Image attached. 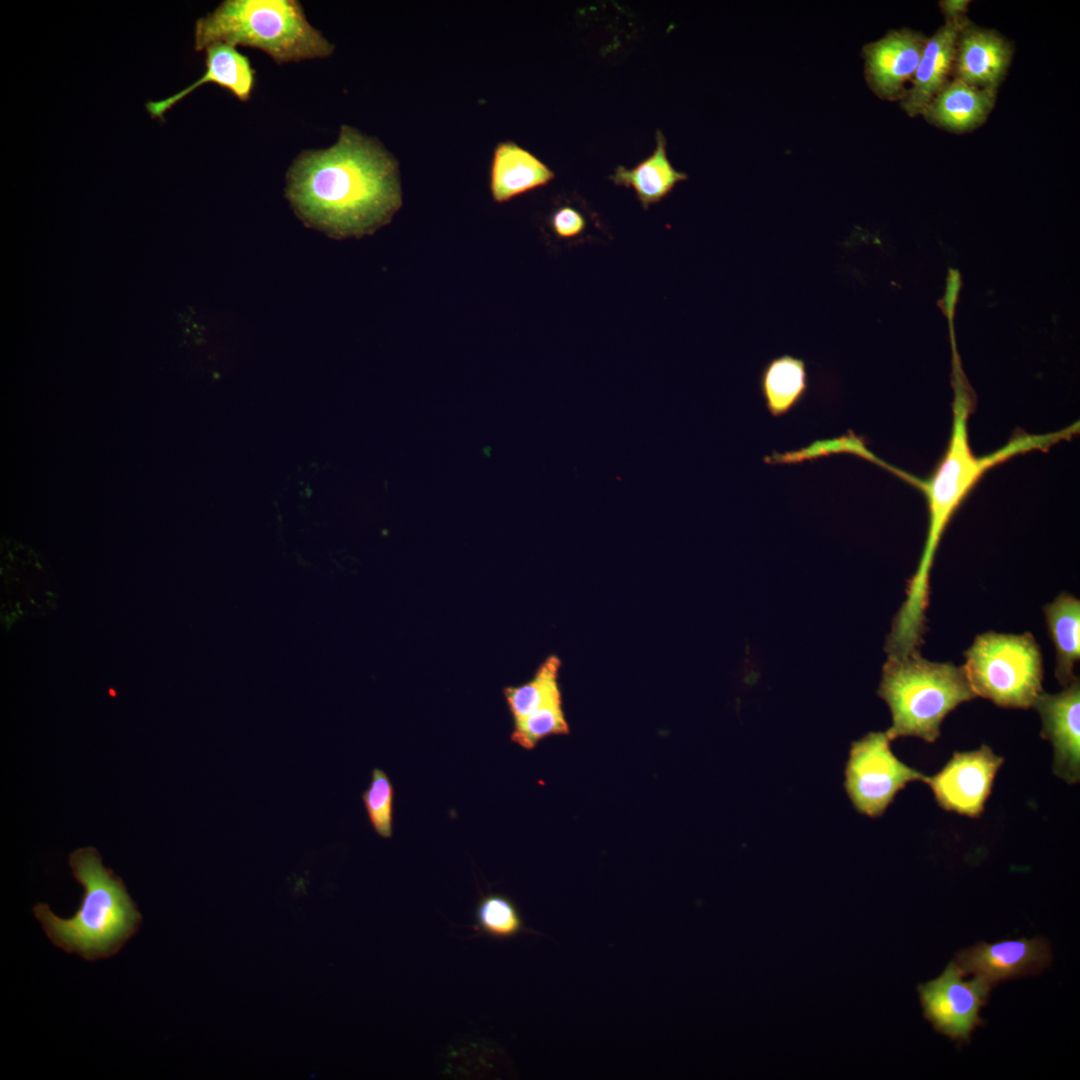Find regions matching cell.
<instances>
[{
	"mask_svg": "<svg viewBox=\"0 0 1080 1080\" xmlns=\"http://www.w3.org/2000/svg\"><path fill=\"white\" fill-rule=\"evenodd\" d=\"M1042 720L1041 737L1054 748L1053 772L1073 785L1080 778V682L1076 677L1057 694L1042 692L1034 705Z\"/></svg>",
	"mask_w": 1080,
	"mask_h": 1080,
	"instance_id": "12",
	"label": "cell"
},
{
	"mask_svg": "<svg viewBox=\"0 0 1080 1080\" xmlns=\"http://www.w3.org/2000/svg\"><path fill=\"white\" fill-rule=\"evenodd\" d=\"M953 273H954V276H950V279H949V286L947 287V294H946V300H945V303H946L945 310H947L949 315H951V313L953 311V306L955 304L956 297H957V294H958V289H959V286H960L958 273L957 272H953Z\"/></svg>",
	"mask_w": 1080,
	"mask_h": 1080,
	"instance_id": "28",
	"label": "cell"
},
{
	"mask_svg": "<svg viewBox=\"0 0 1080 1080\" xmlns=\"http://www.w3.org/2000/svg\"><path fill=\"white\" fill-rule=\"evenodd\" d=\"M969 4L968 0H944L939 3V7L946 21H962L967 19L966 12Z\"/></svg>",
	"mask_w": 1080,
	"mask_h": 1080,
	"instance_id": "27",
	"label": "cell"
},
{
	"mask_svg": "<svg viewBox=\"0 0 1080 1080\" xmlns=\"http://www.w3.org/2000/svg\"><path fill=\"white\" fill-rule=\"evenodd\" d=\"M568 733L569 725L562 708V698H558L514 720L511 740L522 748L530 750L546 737Z\"/></svg>",
	"mask_w": 1080,
	"mask_h": 1080,
	"instance_id": "23",
	"label": "cell"
},
{
	"mask_svg": "<svg viewBox=\"0 0 1080 1080\" xmlns=\"http://www.w3.org/2000/svg\"><path fill=\"white\" fill-rule=\"evenodd\" d=\"M964 656L962 667L975 695L1000 707L1028 709L1043 692L1042 654L1028 632H985Z\"/></svg>",
	"mask_w": 1080,
	"mask_h": 1080,
	"instance_id": "6",
	"label": "cell"
},
{
	"mask_svg": "<svg viewBox=\"0 0 1080 1080\" xmlns=\"http://www.w3.org/2000/svg\"><path fill=\"white\" fill-rule=\"evenodd\" d=\"M1004 759L987 745L969 752H955L940 772L925 777L938 805L977 818L988 799L994 778Z\"/></svg>",
	"mask_w": 1080,
	"mask_h": 1080,
	"instance_id": "9",
	"label": "cell"
},
{
	"mask_svg": "<svg viewBox=\"0 0 1080 1080\" xmlns=\"http://www.w3.org/2000/svg\"><path fill=\"white\" fill-rule=\"evenodd\" d=\"M995 101L996 91L977 88L953 78L930 101L922 115L939 128L965 133L986 121Z\"/></svg>",
	"mask_w": 1080,
	"mask_h": 1080,
	"instance_id": "17",
	"label": "cell"
},
{
	"mask_svg": "<svg viewBox=\"0 0 1080 1080\" xmlns=\"http://www.w3.org/2000/svg\"><path fill=\"white\" fill-rule=\"evenodd\" d=\"M473 929L478 935L496 940H509L527 933L536 934L526 926L514 901L499 893H488L478 900L474 910Z\"/></svg>",
	"mask_w": 1080,
	"mask_h": 1080,
	"instance_id": "22",
	"label": "cell"
},
{
	"mask_svg": "<svg viewBox=\"0 0 1080 1080\" xmlns=\"http://www.w3.org/2000/svg\"><path fill=\"white\" fill-rule=\"evenodd\" d=\"M1013 56L1011 43L992 29L970 22L960 31L953 63L954 78L971 86L997 91Z\"/></svg>",
	"mask_w": 1080,
	"mask_h": 1080,
	"instance_id": "13",
	"label": "cell"
},
{
	"mask_svg": "<svg viewBox=\"0 0 1080 1080\" xmlns=\"http://www.w3.org/2000/svg\"><path fill=\"white\" fill-rule=\"evenodd\" d=\"M285 194L305 226L335 239L371 235L402 206L396 159L347 125L331 147L304 151L294 160Z\"/></svg>",
	"mask_w": 1080,
	"mask_h": 1080,
	"instance_id": "1",
	"label": "cell"
},
{
	"mask_svg": "<svg viewBox=\"0 0 1080 1080\" xmlns=\"http://www.w3.org/2000/svg\"><path fill=\"white\" fill-rule=\"evenodd\" d=\"M970 407L963 384H959L957 380L953 429L948 449L931 478L928 481L919 479L916 486L923 491L928 501L929 527L917 571L909 580L906 591V601L914 607H923L929 602V574L942 534L952 515L982 475L989 468L1014 455L1050 447L1062 439H1067L1078 427L1073 425L1046 435L1018 436L996 452L976 457L969 446L967 434Z\"/></svg>",
	"mask_w": 1080,
	"mask_h": 1080,
	"instance_id": "3",
	"label": "cell"
},
{
	"mask_svg": "<svg viewBox=\"0 0 1080 1080\" xmlns=\"http://www.w3.org/2000/svg\"><path fill=\"white\" fill-rule=\"evenodd\" d=\"M195 50L224 43L259 49L277 63L324 58L334 46L295 0H225L197 20Z\"/></svg>",
	"mask_w": 1080,
	"mask_h": 1080,
	"instance_id": "4",
	"label": "cell"
},
{
	"mask_svg": "<svg viewBox=\"0 0 1080 1080\" xmlns=\"http://www.w3.org/2000/svg\"><path fill=\"white\" fill-rule=\"evenodd\" d=\"M687 178L688 176L676 170L668 159L666 139L660 130L656 132V147L650 156L632 169L618 166L609 176L614 184L632 188L644 209L661 202L678 183Z\"/></svg>",
	"mask_w": 1080,
	"mask_h": 1080,
	"instance_id": "18",
	"label": "cell"
},
{
	"mask_svg": "<svg viewBox=\"0 0 1080 1080\" xmlns=\"http://www.w3.org/2000/svg\"><path fill=\"white\" fill-rule=\"evenodd\" d=\"M561 661L558 656H548L537 668L528 682L503 689L513 720L520 719L548 702L562 698L558 684Z\"/></svg>",
	"mask_w": 1080,
	"mask_h": 1080,
	"instance_id": "21",
	"label": "cell"
},
{
	"mask_svg": "<svg viewBox=\"0 0 1080 1080\" xmlns=\"http://www.w3.org/2000/svg\"><path fill=\"white\" fill-rule=\"evenodd\" d=\"M968 23V19L945 21L927 38L911 85L901 99V107L910 117L922 115L930 101L949 82L958 36Z\"/></svg>",
	"mask_w": 1080,
	"mask_h": 1080,
	"instance_id": "14",
	"label": "cell"
},
{
	"mask_svg": "<svg viewBox=\"0 0 1080 1080\" xmlns=\"http://www.w3.org/2000/svg\"><path fill=\"white\" fill-rule=\"evenodd\" d=\"M1048 630L1056 648L1055 675L1066 687L1076 676L1074 664L1080 657V601L1066 592L1043 608Z\"/></svg>",
	"mask_w": 1080,
	"mask_h": 1080,
	"instance_id": "19",
	"label": "cell"
},
{
	"mask_svg": "<svg viewBox=\"0 0 1080 1080\" xmlns=\"http://www.w3.org/2000/svg\"><path fill=\"white\" fill-rule=\"evenodd\" d=\"M1051 961L1050 944L1042 937L980 941L957 952L954 959L963 975L981 977L992 987L998 982L1038 974Z\"/></svg>",
	"mask_w": 1080,
	"mask_h": 1080,
	"instance_id": "10",
	"label": "cell"
},
{
	"mask_svg": "<svg viewBox=\"0 0 1080 1080\" xmlns=\"http://www.w3.org/2000/svg\"><path fill=\"white\" fill-rule=\"evenodd\" d=\"M549 225L552 233L561 240H572L581 237L586 228L587 221L584 214L572 205H561L550 216Z\"/></svg>",
	"mask_w": 1080,
	"mask_h": 1080,
	"instance_id": "26",
	"label": "cell"
},
{
	"mask_svg": "<svg viewBox=\"0 0 1080 1080\" xmlns=\"http://www.w3.org/2000/svg\"><path fill=\"white\" fill-rule=\"evenodd\" d=\"M206 70L194 83L176 94L146 103V109L152 118L163 120V115L184 97L201 85L212 83L227 89L240 101L250 99L255 86V70L249 58L234 46L216 43L205 49Z\"/></svg>",
	"mask_w": 1080,
	"mask_h": 1080,
	"instance_id": "15",
	"label": "cell"
},
{
	"mask_svg": "<svg viewBox=\"0 0 1080 1080\" xmlns=\"http://www.w3.org/2000/svg\"><path fill=\"white\" fill-rule=\"evenodd\" d=\"M837 452L853 453L856 456L865 458L882 467L886 464L870 452L864 441L860 437L855 436L852 432L840 438L816 441L812 445L795 452L783 455L779 454L778 456L772 455L767 461L774 463H793L805 459L828 456L831 453Z\"/></svg>",
	"mask_w": 1080,
	"mask_h": 1080,
	"instance_id": "25",
	"label": "cell"
},
{
	"mask_svg": "<svg viewBox=\"0 0 1080 1080\" xmlns=\"http://www.w3.org/2000/svg\"><path fill=\"white\" fill-rule=\"evenodd\" d=\"M926 40L921 33L902 28L891 30L863 47L865 78L880 99L903 98L906 83L913 79Z\"/></svg>",
	"mask_w": 1080,
	"mask_h": 1080,
	"instance_id": "11",
	"label": "cell"
},
{
	"mask_svg": "<svg viewBox=\"0 0 1080 1080\" xmlns=\"http://www.w3.org/2000/svg\"><path fill=\"white\" fill-rule=\"evenodd\" d=\"M759 388L772 416L787 414L804 399L808 391L806 362L789 354L771 359L760 373Z\"/></svg>",
	"mask_w": 1080,
	"mask_h": 1080,
	"instance_id": "20",
	"label": "cell"
},
{
	"mask_svg": "<svg viewBox=\"0 0 1080 1080\" xmlns=\"http://www.w3.org/2000/svg\"><path fill=\"white\" fill-rule=\"evenodd\" d=\"M361 799L376 834L382 838H391L394 787L385 771L380 768L372 770L369 785L362 792Z\"/></svg>",
	"mask_w": 1080,
	"mask_h": 1080,
	"instance_id": "24",
	"label": "cell"
},
{
	"mask_svg": "<svg viewBox=\"0 0 1080 1080\" xmlns=\"http://www.w3.org/2000/svg\"><path fill=\"white\" fill-rule=\"evenodd\" d=\"M885 732H870L852 742L845 767L844 787L854 808L877 818L909 782L925 775L900 761L891 751Z\"/></svg>",
	"mask_w": 1080,
	"mask_h": 1080,
	"instance_id": "7",
	"label": "cell"
},
{
	"mask_svg": "<svg viewBox=\"0 0 1080 1080\" xmlns=\"http://www.w3.org/2000/svg\"><path fill=\"white\" fill-rule=\"evenodd\" d=\"M962 976L952 961L937 978L918 986L925 1018L936 1031L958 1042L968 1041L981 1024L980 1011L992 988L981 977L965 981Z\"/></svg>",
	"mask_w": 1080,
	"mask_h": 1080,
	"instance_id": "8",
	"label": "cell"
},
{
	"mask_svg": "<svg viewBox=\"0 0 1080 1080\" xmlns=\"http://www.w3.org/2000/svg\"><path fill=\"white\" fill-rule=\"evenodd\" d=\"M877 694L888 704L894 740L913 736L929 743L940 737L943 719L959 704L977 697L963 667L931 662L918 652L889 656Z\"/></svg>",
	"mask_w": 1080,
	"mask_h": 1080,
	"instance_id": "5",
	"label": "cell"
},
{
	"mask_svg": "<svg viewBox=\"0 0 1080 1080\" xmlns=\"http://www.w3.org/2000/svg\"><path fill=\"white\" fill-rule=\"evenodd\" d=\"M554 178L555 173L548 165L513 141L499 142L493 150L489 189L497 203L544 187Z\"/></svg>",
	"mask_w": 1080,
	"mask_h": 1080,
	"instance_id": "16",
	"label": "cell"
},
{
	"mask_svg": "<svg viewBox=\"0 0 1080 1080\" xmlns=\"http://www.w3.org/2000/svg\"><path fill=\"white\" fill-rule=\"evenodd\" d=\"M69 865L83 887L77 912L60 918L38 903L33 913L56 947L87 961L110 958L137 932L142 916L123 880L103 865L95 848L75 850Z\"/></svg>",
	"mask_w": 1080,
	"mask_h": 1080,
	"instance_id": "2",
	"label": "cell"
}]
</instances>
